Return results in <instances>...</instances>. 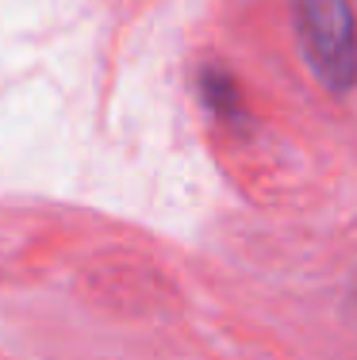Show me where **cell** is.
<instances>
[{
	"label": "cell",
	"mask_w": 357,
	"mask_h": 360,
	"mask_svg": "<svg viewBox=\"0 0 357 360\" xmlns=\"http://www.w3.org/2000/svg\"><path fill=\"white\" fill-rule=\"evenodd\" d=\"M296 39L311 73L330 92H346L357 81V23L350 0H292Z\"/></svg>",
	"instance_id": "cell-1"
}]
</instances>
